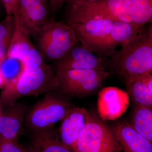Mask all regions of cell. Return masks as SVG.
Returning <instances> with one entry per match:
<instances>
[{"label":"cell","instance_id":"cell-1","mask_svg":"<svg viewBox=\"0 0 152 152\" xmlns=\"http://www.w3.org/2000/svg\"><path fill=\"white\" fill-rule=\"evenodd\" d=\"M69 3L66 14L69 25L95 19L142 25L152 22V0H102L94 3L73 0Z\"/></svg>","mask_w":152,"mask_h":152},{"label":"cell","instance_id":"cell-2","mask_svg":"<svg viewBox=\"0 0 152 152\" xmlns=\"http://www.w3.org/2000/svg\"><path fill=\"white\" fill-rule=\"evenodd\" d=\"M110 55L109 64L125 79L152 73V24L119 50Z\"/></svg>","mask_w":152,"mask_h":152},{"label":"cell","instance_id":"cell-3","mask_svg":"<svg viewBox=\"0 0 152 152\" xmlns=\"http://www.w3.org/2000/svg\"><path fill=\"white\" fill-rule=\"evenodd\" d=\"M57 83L48 65L26 69L15 81L2 89L0 107L13 104L23 97H37L41 94L56 91Z\"/></svg>","mask_w":152,"mask_h":152},{"label":"cell","instance_id":"cell-4","mask_svg":"<svg viewBox=\"0 0 152 152\" xmlns=\"http://www.w3.org/2000/svg\"><path fill=\"white\" fill-rule=\"evenodd\" d=\"M55 91L49 92L42 99L27 109L24 126L30 133L46 130L54 127L66 112L72 107L70 102Z\"/></svg>","mask_w":152,"mask_h":152},{"label":"cell","instance_id":"cell-5","mask_svg":"<svg viewBox=\"0 0 152 152\" xmlns=\"http://www.w3.org/2000/svg\"><path fill=\"white\" fill-rule=\"evenodd\" d=\"M35 37L41 56L51 60H58L79 42L70 25L54 20H49Z\"/></svg>","mask_w":152,"mask_h":152},{"label":"cell","instance_id":"cell-6","mask_svg":"<svg viewBox=\"0 0 152 152\" xmlns=\"http://www.w3.org/2000/svg\"><path fill=\"white\" fill-rule=\"evenodd\" d=\"M110 73L98 70H58L56 91L66 97L86 96L99 89Z\"/></svg>","mask_w":152,"mask_h":152},{"label":"cell","instance_id":"cell-7","mask_svg":"<svg viewBox=\"0 0 152 152\" xmlns=\"http://www.w3.org/2000/svg\"><path fill=\"white\" fill-rule=\"evenodd\" d=\"M76 152H121L113 130L93 115L82 131L76 145Z\"/></svg>","mask_w":152,"mask_h":152},{"label":"cell","instance_id":"cell-8","mask_svg":"<svg viewBox=\"0 0 152 152\" xmlns=\"http://www.w3.org/2000/svg\"><path fill=\"white\" fill-rule=\"evenodd\" d=\"M113 22L107 19H95L69 25L73 29L81 45L93 53L99 52L111 31Z\"/></svg>","mask_w":152,"mask_h":152},{"label":"cell","instance_id":"cell-9","mask_svg":"<svg viewBox=\"0 0 152 152\" xmlns=\"http://www.w3.org/2000/svg\"><path fill=\"white\" fill-rule=\"evenodd\" d=\"M90 115L85 108L72 107L60 121L58 129L61 142L72 152L81 133L88 122Z\"/></svg>","mask_w":152,"mask_h":152},{"label":"cell","instance_id":"cell-10","mask_svg":"<svg viewBox=\"0 0 152 152\" xmlns=\"http://www.w3.org/2000/svg\"><path fill=\"white\" fill-rule=\"evenodd\" d=\"M48 0H19L18 17L30 36L35 37L49 20Z\"/></svg>","mask_w":152,"mask_h":152},{"label":"cell","instance_id":"cell-11","mask_svg":"<svg viewBox=\"0 0 152 152\" xmlns=\"http://www.w3.org/2000/svg\"><path fill=\"white\" fill-rule=\"evenodd\" d=\"M129 104L128 93L118 87H106L98 94V113L104 120L120 118L126 112Z\"/></svg>","mask_w":152,"mask_h":152},{"label":"cell","instance_id":"cell-12","mask_svg":"<svg viewBox=\"0 0 152 152\" xmlns=\"http://www.w3.org/2000/svg\"><path fill=\"white\" fill-rule=\"evenodd\" d=\"M27 106L16 102L1 107L0 136L14 142H18L23 132L24 119Z\"/></svg>","mask_w":152,"mask_h":152},{"label":"cell","instance_id":"cell-13","mask_svg":"<svg viewBox=\"0 0 152 152\" xmlns=\"http://www.w3.org/2000/svg\"><path fill=\"white\" fill-rule=\"evenodd\" d=\"M78 44V43H77ZM76 44L58 60V70L94 69L104 70L106 64L93 52Z\"/></svg>","mask_w":152,"mask_h":152},{"label":"cell","instance_id":"cell-14","mask_svg":"<svg viewBox=\"0 0 152 152\" xmlns=\"http://www.w3.org/2000/svg\"><path fill=\"white\" fill-rule=\"evenodd\" d=\"M124 152H152V144L127 121L117 124L113 130Z\"/></svg>","mask_w":152,"mask_h":152},{"label":"cell","instance_id":"cell-15","mask_svg":"<svg viewBox=\"0 0 152 152\" xmlns=\"http://www.w3.org/2000/svg\"><path fill=\"white\" fill-rule=\"evenodd\" d=\"M145 28V25L121 21H114L111 31L99 52L110 54L116 47L128 43L138 35Z\"/></svg>","mask_w":152,"mask_h":152},{"label":"cell","instance_id":"cell-16","mask_svg":"<svg viewBox=\"0 0 152 152\" xmlns=\"http://www.w3.org/2000/svg\"><path fill=\"white\" fill-rule=\"evenodd\" d=\"M26 149L28 152H72L61 142L55 127L30 133Z\"/></svg>","mask_w":152,"mask_h":152},{"label":"cell","instance_id":"cell-17","mask_svg":"<svg viewBox=\"0 0 152 152\" xmlns=\"http://www.w3.org/2000/svg\"><path fill=\"white\" fill-rule=\"evenodd\" d=\"M15 28L7 57L23 60L31 49L34 47L30 36L21 23L18 13L13 16Z\"/></svg>","mask_w":152,"mask_h":152},{"label":"cell","instance_id":"cell-18","mask_svg":"<svg viewBox=\"0 0 152 152\" xmlns=\"http://www.w3.org/2000/svg\"><path fill=\"white\" fill-rule=\"evenodd\" d=\"M125 80L128 94L137 105L152 106V90L145 83L142 75Z\"/></svg>","mask_w":152,"mask_h":152},{"label":"cell","instance_id":"cell-19","mask_svg":"<svg viewBox=\"0 0 152 152\" xmlns=\"http://www.w3.org/2000/svg\"><path fill=\"white\" fill-rule=\"evenodd\" d=\"M131 125L152 143V106L137 105L133 112Z\"/></svg>","mask_w":152,"mask_h":152},{"label":"cell","instance_id":"cell-20","mask_svg":"<svg viewBox=\"0 0 152 152\" xmlns=\"http://www.w3.org/2000/svg\"><path fill=\"white\" fill-rule=\"evenodd\" d=\"M26 69L22 60L6 56L0 62V71L4 80V87L17 80Z\"/></svg>","mask_w":152,"mask_h":152},{"label":"cell","instance_id":"cell-21","mask_svg":"<svg viewBox=\"0 0 152 152\" xmlns=\"http://www.w3.org/2000/svg\"><path fill=\"white\" fill-rule=\"evenodd\" d=\"M15 28L13 16L7 15L0 22V62L7 56Z\"/></svg>","mask_w":152,"mask_h":152},{"label":"cell","instance_id":"cell-22","mask_svg":"<svg viewBox=\"0 0 152 152\" xmlns=\"http://www.w3.org/2000/svg\"><path fill=\"white\" fill-rule=\"evenodd\" d=\"M22 61L26 69L40 66L45 63L39 52L35 47L30 50Z\"/></svg>","mask_w":152,"mask_h":152},{"label":"cell","instance_id":"cell-23","mask_svg":"<svg viewBox=\"0 0 152 152\" xmlns=\"http://www.w3.org/2000/svg\"><path fill=\"white\" fill-rule=\"evenodd\" d=\"M26 148L19 144L0 136V152H26Z\"/></svg>","mask_w":152,"mask_h":152},{"label":"cell","instance_id":"cell-24","mask_svg":"<svg viewBox=\"0 0 152 152\" xmlns=\"http://www.w3.org/2000/svg\"><path fill=\"white\" fill-rule=\"evenodd\" d=\"M7 15H15L18 13L19 0H1Z\"/></svg>","mask_w":152,"mask_h":152},{"label":"cell","instance_id":"cell-25","mask_svg":"<svg viewBox=\"0 0 152 152\" xmlns=\"http://www.w3.org/2000/svg\"><path fill=\"white\" fill-rule=\"evenodd\" d=\"M50 8L53 12H56L59 10L66 0H49Z\"/></svg>","mask_w":152,"mask_h":152},{"label":"cell","instance_id":"cell-26","mask_svg":"<svg viewBox=\"0 0 152 152\" xmlns=\"http://www.w3.org/2000/svg\"><path fill=\"white\" fill-rule=\"evenodd\" d=\"M4 86V80L2 75L0 71V88L2 89Z\"/></svg>","mask_w":152,"mask_h":152},{"label":"cell","instance_id":"cell-27","mask_svg":"<svg viewBox=\"0 0 152 152\" xmlns=\"http://www.w3.org/2000/svg\"><path fill=\"white\" fill-rule=\"evenodd\" d=\"M73 0H66V1H67L68 3L72 1ZM90 2H96L99 1H102V0H86Z\"/></svg>","mask_w":152,"mask_h":152},{"label":"cell","instance_id":"cell-28","mask_svg":"<svg viewBox=\"0 0 152 152\" xmlns=\"http://www.w3.org/2000/svg\"><path fill=\"white\" fill-rule=\"evenodd\" d=\"M2 6H3L2 4L1 1L0 0V13H1V10Z\"/></svg>","mask_w":152,"mask_h":152},{"label":"cell","instance_id":"cell-29","mask_svg":"<svg viewBox=\"0 0 152 152\" xmlns=\"http://www.w3.org/2000/svg\"><path fill=\"white\" fill-rule=\"evenodd\" d=\"M0 113H1V107H0Z\"/></svg>","mask_w":152,"mask_h":152},{"label":"cell","instance_id":"cell-30","mask_svg":"<svg viewBox=\"0 0 152 152\" xmlns=\"http://www.w3.org/2000/svg\"><path fill=\"white\" fill-rule=\"evenodd\" d=\"M26 152H28V151H27Z\"/></svg>","mask_w":152,"mask_h":152}]
</instances>
